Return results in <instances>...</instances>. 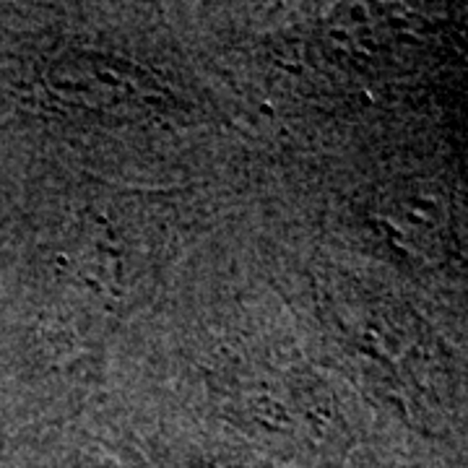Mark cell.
I'll return each instance as SVG.
<instances>
[{
    "instance_id": "1",
    "label": "cell",
    "mask_w": 468,
    "mask_h": 468,
    "mask_svg": "<svg viewBox=\"0 0 468 468\" xmlns=\"http://www.w3.org/2000/svg\"><path fill=\"white\" fill-rule=\"evenodd\" d=\"M48 84L70 104L94 110L151 107L162 97L144 68L101 55H70L58 60L48 73Z\"/></svg>"
}]
</instances>
